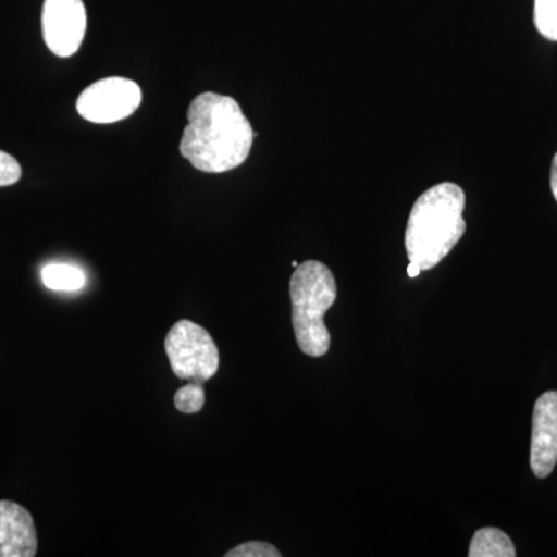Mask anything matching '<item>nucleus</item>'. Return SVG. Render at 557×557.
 <instances>
[{"label": "nucleus", "mask_w": 557, "mask_h": 557, "mask_svg": "<svg viewBox=\"0 0 557 557\" xmlns=\"http://www.w3.org/2000/svg\"><path fill=\"white\" fill-rule=\"evenodd\" d=\"M252 143L251 123L234 98L205 91L190 102L180 153L197 171L223 174L236 170L247 161Z\"/></svg>", "instance_id": "nucleus-1"}, {"label": "nucleus", "mask_w": 557, "mask_h": 557, "mask_svg": "<svg viewBox=\"0 0 557 557\" xmlns=\"http://www.w3.org/2000/svg\"><path fill=\"white\" fill-rule=\"evenodd\" d=\"M467 196L456 183H440L418 197L406 226L409 262L421 271L437 267L463 237Z\"/></svg>", "instance_id": "nucleus-2"}, {"label": "nucleus", "mask_w": 557, "mask_h": 557, "mask_svg": "<svg viewBox=\"0 0 557 557\" xmlns=\"http://www.w3.org/2000/svg\"><path fill=\"white\" fill-rule=\"evenodd\" d=\"M336 296L335 276L325 263L307 260L296 267L289 281L293 330L300 350L311 358L324 357L329 351L332 336L324 317Z\"/></svg>", "instance_id": "nucleus-3"}, {"label": "nucleus", "mask_w": 557, "mask_h": 557, "mask_svg": "<svg viewBox=\"0 0 557 557\" xmlns=\"http://www.w3.org/2000/svg\"><path fill=\"white\" fill-rule=\"evenodd\" d=\"M164 350L180 380L208 381L218 373L219 348L207 330L183 319L168 333Z\"/></svg>", "instance_id": "nucleus-4"}, {"label": "nucleus", "mask_w": 557, "mask_h": 557, "mask_svg": "<svg viewBox=\"0 0 557 557\" xmlns=\"http://www.w3.org/2000/svg\"><path fill=\"white\" fill-rule=\"evenodd\" d=\"M141 100V89L135 81L112 76L87 87L76 101V110L90 123L112 124L134 115Z\"/></svg>", "instance_id": "nucleus-5"}, {"label": "nucleus", "mask_w": 557, "mask_h": 557, "mask_svg": "<svg viewBox=\"0 0 557 557\" xmlns=\"http://www.w3.org/2000/svg\"><path fill=\"white\" fill-rule=\"evenodd\" d=\"M87 32V11L83 0H46L42 35L51 53L70 58L79 50Z\"/></svg>", "instance_id": "nucleus-6"}, {"label": "nucleus", "mask_w": 557, "mask_h": 557, "mask_svg": "<svg viewBox=\"0 0 557 557\" xmlns=\"http://www.w3.org/2000/svg\"><path fill=\"white\" fill-rule=\"evenodd\" d=\"M531 469L539 479L548 478L557 465V392L539 397L533 412Z\"/></svg>", "instance_id": "nucleus-7"}, {"label": "nucleus", "mask_w": 557, "mask_h": 557, "mask_svg": "<svg viewBox=\"0 0 557 557\" xmlns=\"http://www.w3.org/2000/svg\"><path fill=\"white\" fill-rule=\"evenodd\" d=\"M38 533L35 520L16 502L0 500V557H35Z\"/></svg>", "instance_id": "nucleus-8"}, {"label": "nucleus", "mask_w": 557, "mask_h": 557, "mask_svg": "<svg viewBox=\"0 0 557 557\" xmlns=\"http://www.w3.org/2000/svg\"><path fill=\"white\" fill-rule=\"evenodd\" d=\"M469 557H515L511 539L498 528H480L469 545Z\"/></svg>", "instance_id": "nucleus-9"}, {"label": "nucleus", "mask_w": 557, "mask_h": 557, "mask_svg": "<svg viewBox=\"0 0 557 557\" xmlns=\"http://www.w3.org/2000/svg\"><path fill=\"white\" fill-rule=\"evenodd\" d=\"M42 282L53 292H78L86 285V274L78 267L67 263H50L44 267Z\"/></svg>", "instance_id": "nucleus-10"}, {"label": "nucleus", "mask_w": 557, "mask_h": 557, "mask_svg": "<svg viewBox=\"0 0 557 557\" xmlns=\"http://www.w3.org/2000/svg\"><path fill=\"white\" fill-rule=\"evenodd\" d=\"M534 24L544 38L557 40V0H534Z\"/></svg>", "instance_id": "nucleus-11"}, {"label": "nucleus", "mask_w": 557, "mask_h": 557, "mask_svg": "<svg viewBox=\"0 0 557 557\" xmlns=\"http://www.w3.org/2000/svg\"><path fill=\"white\" fill-rule=\"evenodd\" d=\"M174 405L180 412L197 413L205 406V391L199 384H188V386L178 388L174 397Z\"/></svg>", "instance_id": "nucleus-12"}, {"label": "nucleus", "mask_w": 557, "mask_h": 557, "mask_svg": "<svg viewBox=\"0 0 557 557\" xmlns=\"http://www.w3.org/2000/svg\"><path fill=\"white\" fill-rule=\"evenodd\" d=\"M226 557H281V552L267 542L251 541L226 553Z\"/></svg>", "instance_id": "nucleus-13"}, {"label": "nucleus", "mask_w": 557, "mask_h": 557, "mask_svg": "<svg viewBox=\"0 0 557 557\" xmlns=\"http://www.w3.org/2000/svg\"><path fill=\"white\" fill-rule=\"evenodd\" d=\"M22 177V168L20 161L10 153L0 150V188L11 186L20 182Z\"/></svg>", "instance_id": "nucleus-14"}, {"label": "nucleus", "mask_w": 557, "mask_h": 557, "mask_svg": "<svg viewBox=\"0 0 557 557\" xmlns=\"http://www.w3.org/2000/svg\"><path fill=\"white\" fill-rule=\"evenodd\" d=\"M552 190H553V196H555V199L557 201V152H556L555 159H553Z\"/></svg>", "instance_id": "nucleus-15"}, {"label": "nucleus", "mask_w": 557, "mask_h": 557, "mask_svg": "<svg viewBox=\"0 0 557 557\" xmlns=\"http://www.w3.org/2000/svg\"><path fill=\"white\" fill-rule=\"evenodd\" d=\"M420 273H421L420 267H418L417 263L409 262V265H408L409 277H417L418 274H420Z\"/></svg>", "instance_id": "nucleus-16"}]
</instances>
